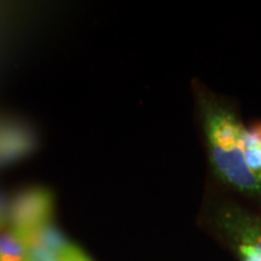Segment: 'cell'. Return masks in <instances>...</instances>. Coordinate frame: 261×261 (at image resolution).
<instances>
[{
	"label": "cell",
	"mask_w": 261,
	"mask_h": 261,
	"mask_svg": "<svg viewBox=\"0 0 261 261\" xmlns=\"http://www.w3.org/2000/svg\"><path fill=\"white\" fill-rule=\"evenodd\" d=\"M198 106L215 175L240 194L261 198V181L248 166L244 154L247 129L233 110L213 94L198 92Z\"/></svg>",
	"instance_id": "6da1fadb"
},
{
	"label": "cell",
	"mask_w": 261,
	"mask_h": 261,
	"mask_svg": "<svg viewBox=\"0 0 261 261\" xmlns=\"http://www.w3.org/2000/svg\"><path fill=\"white\" fill-rule=\"evenodd\" d=\"M215 221L241 261H261V217L227 202L218 207Z\"/></svg>",
	"instance_id": "7a4b0ae2"
},
{
	"label": "cell",
	"mask_w": 261,
	"mask_h": 261,
	"mask_svg": "<svg viewBox=\"0 0 261 261\" xmlns=\"http://www.w3.org/2000/svg\"><path fill=\"white\" fill-rule=\"evenodd\" d=\"M54 198L44 189H33L16 198L10 211L11 228L25 237L38 227L52 223Z\"/></svg>",
	"instance_id": "3957f363"
},
{
	"label": "cell",
	"mask_w": 261,
	"mask_h": 261,
	"mask_svg": "<svg viewBox=\"0 0 261 261\" xmlns=\"http://www.w3.org/2000/svg\"><path fill=\"white\" fill-rule=\"evenodd\" d=\"M27 237L10 227L0 233V261H25Z\"/></svg>",
	"instance_id": "277c9868"
},
{
	"label": "cell",
	"mask_w": 261,
	"mask_h": 261,
	"mask_svg": "<svg viewBox=\"0 0 261 261\" xmlns=\"http://www.w3.org/2000/svg\"><path fill=\"white\" fill-rule=\"evenodd\" d=\"M257 178H259V180L261 181V173H260V174H259V175H257Z\"/></svg>",
	"instance_id": "5b68a950"
}]
</instances>
